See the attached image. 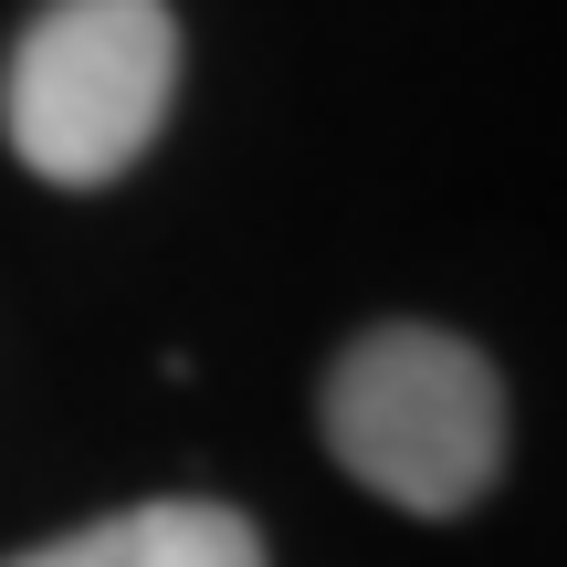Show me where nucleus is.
Instances as JSON below:
<instances>
[{
  "label": "nucleus",
  "instance_id": "f257e3e1",
  "mask_svg": "<svg viewBox=\"0 0 567 567\" xmlns=\"http://www.w3.org/2000/svg\"><path fill=\"white\" fill-rule=\"evenodd\" d=\"M316 431L337 452L347 484H368L379 505L421 515V526H452L473 515L494 484H505V368L473 337L431 316H389L358 326V337L326 358L316 389Z\"/></svg>",
  "mask_w": 567,
  "mask_h": 567
},
{
  "label": "nucleus",
  "instance_id": "f03ea898",
  "mask_svg": "<svg viewBox=\"0 0 567 567\" xmlns=\"http://www.w3.org/2000/svg\"><path fill=\"white\" fill-rule=\"evenodd\" d=\"M179 105L168 0H42L0 63V137L42 189H116Z\"/></svg>",
  "mask_w": 567,
  "mask_h": 567
},
{
  "label": "nucleus",
  "instance_id": "7ed1b4c3",
  "mask_svg": "<svg viewBox=\"0 0 567 567\" xmlns=\"http://www.w3.org/2000/svg\"><path fill=\"white\" fill-rule=\"evenodd\" d=\"M0 567H274L264 526L243 505H210V494H147V505L84 515V526L42 536V547L0 557Z\"/></svg>",
  "mask_w": 567,
  "mask_h": 567
}]
</instances>
